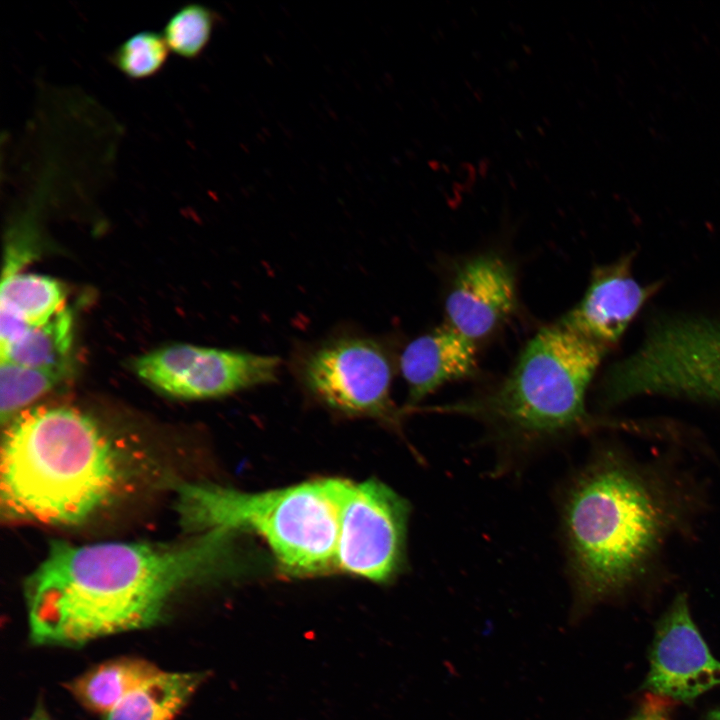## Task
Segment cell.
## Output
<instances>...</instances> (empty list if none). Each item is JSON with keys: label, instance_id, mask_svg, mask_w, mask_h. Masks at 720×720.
Instances as JSON below:
<instances>
[{"label": "cell", "instance_id": "13", "mask_svg": "<svg viewBox=\"0 0 720 720\" xmlns=\"http://www.w3.org/2000/svg\"><path fill=\"white\" fill-rule=\"evenodd\" d=\"M476 353L474 341L448 324L410 341L399 358L409 404L447 382L471 377L477 370Z\"/></svg>", "mask_w": 720, "mask_h": 720}, {"label": "cell", "instance_id": "21", "mask_svg": "<svg viewBox=\"0 0 720 720\" xmlns=\"http://www.w3.org/2000/svg\"><path fill=\"white\" fill-rule=\"evenodd\" d=\"M628 720H669L664 705L646 703Z\"/></svg>", "mask_w": 720, "mask_h": 720}, {"label": "cell", "instance_id": "18", "mask_svg": "<svg viewBox=\"0 0 720 720\" xmlns=\"http://www.w3.org/2000/svg\"><path fill=\"white\" fill-rule=\"evenodd\" d=\"M67 375L65 368H40L0 360V416L11 421Z\"/></svg>", "mask_w": 720, "mask_h": 720}, {"label": "cell", "instance_id": "15", "mask_svg": "<svg viewBox=\"0 0 720 720\" xmlns=\"http://www.w3.org/2000/svg\"><path fill=\"white\" fill-rule=\"evenodd\" d=\"M160 671L145 659L120 657L91 667L66 687L86 709L106 715L126 695Z\"/></svg>", "mask_w": 720, "mask_h": 720}, {"label": "cell", "instance_id": "6", "mask_svg": "<svg viewBox=\"0 0 720 720\" xmlns=\"http://www.w3.org/2000/svg\"><path fill=\"white\" fill-rule=\"evenodd\" d=\"M289 367L303 390L327 408L397 423L399 414L391 398L395 353L387 338L338 328L321 339L297 344Z\"/></svg>", "mask_w": 720, "mask_h": 720}, {"label": "cell", "instance_id": "19", "mask_svg": "<svg viewBox=\"0 0 720 720\" xmlns=\"http://www.w3.org/2000/svg\"><path fill=\"white\" fill-rule=\"evenodd\" d=\"M219 16L201 3H188L177 9L166 22L164 39L176 55L198 58L208 46Z\"/></svg>", "mask_w": 720, "mask_h": 720}, {"label": "cell", "instance_id": "23", "mask_svg": "<svg viewBox=\"0 0 720 720\" xmlns=\"http://www.w3.org/2000/svg\"><path fill=\"white\" fill-rule=\"evenodd\" d=\"M704 720H720V706L709 711Z\"/></svg>", "mask_w": 720, "mask_h": 720}, {"label": "cell", "instance_id": "12", "mask_svg": "<svg viewBox=\"0 0 720 720\" xmlns=\"http://www.w3.org/2000/svg\"><path fill=\"white\" fill-rule=\"evenodd\" d=\"M511 266L495 254L467 261L457 272L445 301L448 325L472 341L502 324L516 304Z\"/></svg>", "mask_w": 720, "mask_h": 720}, {"label": "cell", "instance_id": "9", "mask_svg": "<svg viewBox=\"0 0 720 720\" xmlns=\"http://www.w3.org/2000/svg\"><path fill=\"white\" fill-rule=\"evenodd\" d=\"M282 360L190 344H174L138 357L137 376L167 395L190 400L227 396L277 380Z\"/></svg>", "mask_w": 720, "mask_h": 720}, {"label": "cell", "instance_id": "22", "mask_svg": "<svg viewBox=\"0 0 720 720\" xmlns=\"http://www.w3.org/2000/svg\"><path fill=\"white\" fill-rule=\"evenodd\" d=\"M27 720H51L42 704H38Z\"/></svg>", "mask_w": 720, "mask_h": 720}, {"label": "cell", "instance_id": "5", "mask_svg": "<svg viewBox=\"0 0 720 720\" xmlns=\"http://www.w3.org/2000/svg\"><path fill=\"white\" fill-rule=\"evenodd\" d=\"M606 351L557 323L544 327L493 390L433 410L478 418L518 444L572 432L588 420L586 391Z\"/></svg>", "mask_w": 720, "mask_h": 720}, {"label": "cell", "instance_id": "11", "mask_svg": "<svg viewBox=\"0 0 720 720\" xmlns=\"http://www.w3.org/2000/svg\"><path fill=\"white\" fill-rule=\"evenodd\" d=\"M633 258L629 253L595 268L583 298L557 324L605 349L615 345L660 287L634 278Z\"/></svg>", "mask_w": 720, "mask_h": 720}, {"label": "cell", "instance_id": "20", "mask_svg": "<svg viewBox=\"0 0 720 720\" xmlns=\"http://www.w3.org/2000/svg\"><path fill=\"white\" fill-rule=\"evenodd\" d=\"M169 47L163 34L144 30L131 35L111 55L112 64L131 80L157 74L165 65Z\"/></svg>", "mask_w": 720, "mask_h": 720}, {"label": "cell", "instance_id": "7", "mask_svg": "<svg viewBox=\"0 0 720 720\" xmlns=\"http://www.w3.org/2000/svg\"><path fill=\"white\" fill-rule=\"evenodd\" d=\"M660 393L720 401L719 321L656 323L637 351L608 370L601 385L605 404Z\"/></svg>", "mask_w": 720, "mask_h": 720}, {"label": "cell", "instance_id": "1", "mask_svg": "<svg viewBox=\"0 0 720 720\" xmlns=\"http://www.w3.org/2000/svg\"><path fill=\"white\" fill-rule=\"evenodd\" d=\"M233 535L213 530L173 544L51 542L24 584L30 640L79 647L160 623L181 592L233 568Z\"/></svg>", "mask_w": 720, "mask_h": 720}, {"label": "cell", "instance_id": "3", "mask_svg": "<svg viewBox=\"0 0 720 720\" xmlns=\"http://www.w3.org/2000/svg\"><path fill=\"white\" fill-rule=\"evenodd\" d=\"M6 425L0 503L7 520L77 525L107 504L120 485L118 450L78 409L26 408Z\"/></svg>", "mask_w": 720, "mask_h": 720}, {"label": "cell", "instance_id": "8", "mask_svg": "<svg viewBox=\"0 0 720 720\" xmlns=\"http://www.w3.org/2000/svg\"><path fill=\"white\" fill-rule=\"evenodd\" d=\"M409 505L385 484L341 479L336 571L385 582L405 561Z\"/></svg>", "mask_w": 720, "mask_h": 720}, {"label": "cell", "instance_id": "17", "mask_svg": "<svg viewBox=\"0 0 720 720\" xmlns=\"http://www.w3.org/2000/svg\"><path fill=\"white\" fill-rule=\"evenodd\" d=\"M73 340L72 311L64 307L47 323L31 328L0 351V360L40 368H65Z\"/></svg>", "mask_w": 720, "mask_h": 720}, {"label": "cell", "instance_id": "14", "mask_svg": "<svg viewBox=\"0 0 720 720\" xmlns=\"http://www.w3.org/2000/svg\"><path fill=\"white\" fill-rule=\"evenodd\" d=\"M66 289L49 276L3 274L0 291V348L17 342L31 328L43 325L65 307Z\"/></svg>", "mask_w": 720, "mask_h": 720}, {"label": "cell", "instance_id": "2", "mask_svg": "<svg viewBox=\"0 0 720 720\" xmlns=\"http://www.w3.org/2000/svg\"><path fill=\"white\" fill-rule=\"evenodd\" d=\"M688 502L654 472L606 452L572 482L562 527L577 611L614 597L645 573Z\"/></svg>", "mask_w": 720, "mask_h": 720}, {"label": "cell", "instance_id": "10", "mask_svg": "<svg viewBox=\"0 0 720 720\" xmlns=\"http://www.w3.org/2000/svg\"><path fill=\"white\" fill-rule=\"evenodd\" d=\"M643 688L689 703L720 685V661L694 623L685 594H678L659 620Z\"/></svg>", "mask_w": 720, "mask_h": 720}, {"label": "cell", "instance_id": "16", "mask_svg": "<svg viewBox=\"0 0 720 720\" xmlns=\"http://www.w3.org/2000/svg\"><path fill=\"white\" fill-rule=\"evenodd\" d=\"M199 672H163L126 695L105 720H173L204 680Z\"/></svg>", "mask_w": 720, "mask_h": 720}, {"label": "cell", "instance_id": "4", "mask_svg": "<svg viewBox=\"0 0 720 720\" xmlns=\"http://www.w3.org/2000/svg\"><path fill=\"white\" fill-rule=\"evenodd\" d=\"M339 478H325L262 492L208 483L178 488L176 511L183 527L249 532L270 548L280 571L313 577L336 571Z\"/></svg>", "mask_w": 720, "mask_h": 720}]
</instances>
